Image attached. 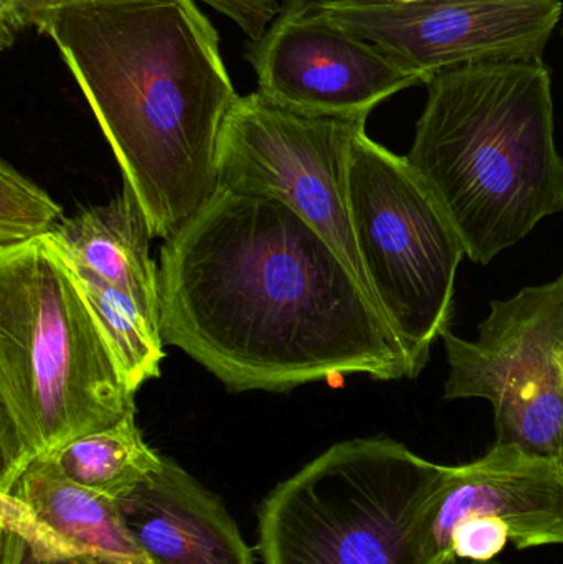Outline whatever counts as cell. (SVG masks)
Here are the masks:
<instances>
[{"mask_svg": "<svg viewBox=\"0 0 563 564\" xmlns=\"http://www.w3.org/2000/svg\"><path fill=\"white\" fill-rule=\"evenodd\" d=\"M161 328L230 391L343 375L415 378L402 341L346 261L273 198L220 191L164 240Z\"/></svg>", "mask_w": 563, "mask_h": 564, "instance_id": "obj_1", "label": "cell"}, {"mask_svg": "<svg viewBox=\"0 0 563 564\" xmlns=\"http://www.w3.org/2000/svg\"><path fill=\"white\" fill-rule=\"evenodd\" d=\"M58 46L152 238L177 235L220 191L218 142L238 93L197 0H46Z\"/></svg>", "mask_w": 563, "mask_h": 564, "instance_id": "obj_2", "label": "cell"}, {"mask_svg": "<svg viewBox=\"0 0 563 564\" xmlns=\"http://www.w3.org/2000/svg\"><path fill=\"white\" fill-rule=\"evenodd\" d=\"M426 88L407 161L466 257L489 264L563 210L551 72L542 58L473 63Z\"/></svg>", "mask_w": 563, "mask_h": 564, "instance_id": "obj_3", "label": "cell"}, {"mask_svg": "<svg viewBox=\"0 0 563 564\" xmlns=\"http://www.w3.org/2000/svg\"><path fill=\"white\" fill-rule=\"evenodd\" d=\"M136 393L55 241L0 251V480L136 413Z\"/></svg>", "mask_w": 563, "mask_h": 564, "instance_id": "obj_4", "label": "cell"}, {"mask_svg": "<svg viewBox=\"0 0 563 564\" xmlns=\"http://www.w3.org/2000/svg\"><path fill=\"white\" fill-rule=\"evenodd\" d=\"M452 473L389 437L334 444L261 503V562L430 564Z\"/></svg>", "mask_w": 563, "mask_h": 564, "instance_id": "obj_5", "label": "cell"}, {"mask_svg": "<svg viewBox=\"0 0 563 564\" xmlns=\"http://www.w3.org/2000/svg\"><path fill=\"white\" fill-rule=\"evenodd\" d=\"M349 208L373 301L416 378L433 344L450 330L465 245L407 158L370 139L366 129L350 152Z\"/></svg>", "mask_w": 563, "mask_h": 564, "instance_id": "obj_6", "label": "cell"}, {"mask_svg": "<svg viewBox=\"0 0 563 564\" xmlns=\"http://www.w3.org/2000/svg\"><path fill=\"white\" fill-rule=\"evenodd\" d=\"M366 124L367 116L306 115L255 91L228 112L217 167L220 188L273 198L296 212L372 297L349 208L350 152Z\"/></svg>", "mask_w": 563, "mask_h": 564, "instance_id": "obj_7", "label": "cell"}, {"mask_svg": "<svg viewBox=\"0 0 563 564\" xmlns=\"http://www.w3.org/2000/svg\"><path fill=\"white\" fill-rule=\"evenodd\" d=\"M450 373L443 400L481 398L496 444L557 457L563 430V270L554 281L491 301L478 338L442 335Z\"/></svg>", "mask_w": 563, "mask_h": 564, "instance_id": "obj_8", "label": "cell"}, {"mask_svg": "<svg viewBox=\"0 0 563 564\" xmlns=\"http://www.w3.org/2000/svg\"><path fill=\"white\" fill-rule=\"evenodd\" d=\"M320 19L372 43L407 72L544 55L562 0H310Z\"/></svg>", "mask_w": 563, "mask_h": 564, "instance_id": "obj_9", "label": "cell"}, {"mask_svg": "<svg viewBox=\"0 0 563 564\" xmlns=\"http://www.w3.org/2000/svg\"><path fill=\"white\" fill-rule=\"evenodd\" d=\"M247 59L258 93L306 115L367 116L390 96L426 85L372 43L314 15L310 0H284Z\"/></svg>", "mask_w": 563, "mask_h": 564, "instance_id": "obj_10", "label": "cell"}, {"mask_svg": "<svg viewBox=\"0 0 563 564\" xmlns=\"http://www.w3.org/2000/svg\"><path fill=\"white\" fill-rule=\"evenodd\" d=\"M0 564H154L115 500L58 473L48 457L0 480Z\"/></svg>", "mask_w": 563, "mask_h": 564, "instance_id": "obj_11", "label": "cell"}, {"mask_svg": "<svg viewBox=\"0 0 563 564\" xmlns=\"http://www.w3.org/2000/svg\"><path fill=\"white\" fill-rule=\"evenodd\" d=\"M466 519L498 520L515 549L563 545V477L555 457L534 456L512 444L453 466L430 540V564L453 527Z\"/></svg>", "mask_w": 563, "mask_h": 564, "instance_id": "obj_12", "label": "cell"}, {"mask_svg": "<svg viewBox=\"0 0 563 564\" xmlns=\"http://www.w3.org/2000/svg\"><path fill=\"white\" fill-rule=\"evenodd\" d=\"M116 506L154 564H257L220 497L171 457Z\"/></svg>", "mask_w": 563, "mask_h": 564, "instance_id": "obj_13", "label": "cell"}, {"mask_svg": "<svg viewBox=\"0 0 563 564\" xmlns=\"http://www.w3.org/2000/svg\"><path fill=\"white\" fill-rule=\"evenodd\" d=\"M48 237L73 267L128 292L161 318L159 267L151 257V228L128 187L109 204L63 218Z\"/></svg>", "mask_w": 563, "mask_h": 564, "instance_id": "obj_14", "label": "cell"}, {"mask_svg": "<svg viewBox=\"0 0 563 564\" xmlns=\"http://www.w3.org/2000/svg\"><path fill=\"white\" fill-rule=\"evenodd\" d=\"M46 457L76 486L115 502L134 492L164 463V456L145 443L136 413Z\"/></svg>", "mask_w": 563, "mask_h": 564, "instance_id": "obj_15", "label": "cell"}, {"mask_svg": "<svg viewBox=\"0 0 563 564\" xmlns=\"http://www.w3.org/2000/svg\"><path fill=\"white\" fill-rule=\"evenodd\" d=\"M72 268L79 288L85 292L102 330L111 341L129 384L138 391L142 384L161 377V365L165 357L161 318L152 315L128 292L99 280L82 268L73 264Z\"/></svg>", "mask_w": 563, "mask_h": 564, "instance_id": "obj_16", "label": "cell"}, {"mask_svg": "<svg viewBox=\"0 0 563 564\" xmlns=\"http://www.w3.org/2000/svg\"><path fill=\"white\" fill-rule=\"evenodd\" d=\"M63 218L62 207L43 188L0 162V251L48 237Z\"/></svg>", "mask_w": 563, "mask_h": 564, "instance_id": "obj_17", "label": "cell"}, {"mask_svg": "<svg viewBox=\"0 0 563 564\" xmlns=\"http://www.w3.org/2000/svg\"><path fill=\"white\" fill-rule=\"evenodd\" d=\"M221 15L234 20L251 40L260 39L280 12L278 0H201ZM46 0H40V10ZM40 13V12H39Z\"/></svg>", "mask_w": 563, "mask_h": 564, "instance_id": "obj_18", "label": "cell"}, {"mask_svg": "<svg viewBox=\"0 0 563 564\" xmlns=\"http://www.w3.org/2000/svg\"><path fill=\"white\" fill-rule=\"evenodd\" d=\"M40 0H0V48L6 52L25 30L36 25Z\"/></svg>", "mask_w": 563, "mask_h": 564, "instance_id": "obj_19", "label": "cell"}, {"mask_svg": "<svg viewBox=\"0 0 563 564\" xmlns=\"http://www.w3.org/2000/svg\"><path fill=\"white\" fill-rule=\"evenodd\" d=\"M555 459H557V464H559V467H561V473H562V477H563V430H562V437H561V447H559V454H557V457H555Z\"/></svg>", "mask_w": 563, "mask_h": 564, "instance_id": "obj_20", "label": "cell"}, {"mask_svg": "<svg viewBox=\"0 0 563 564\" xmlns=\"http://www.w3.org/2000/svg\"><path fill=\"white\" fill-rule=\"evenodd\" d=\"M445 564H502L496 562H488V563H475V562H462V560H452V562L445 563Z\"/></svg>", "mask_w": 563, "mask_h": 564, "instance_id": "obj_21", "label": "cell"}]
</instances>
